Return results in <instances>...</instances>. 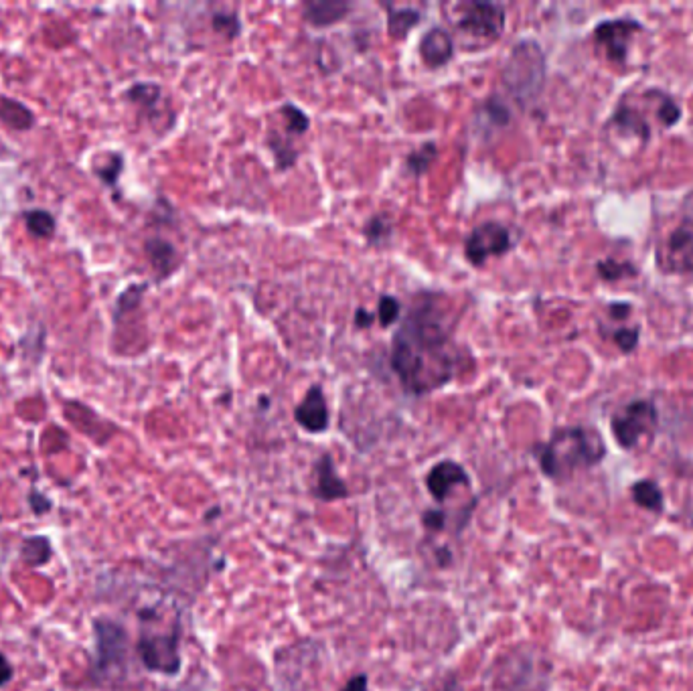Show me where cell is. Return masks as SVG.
I'll use <instances>...</instances> for the list:
<instances>
[{"instance_id":"6da1fadb","label":"cell","mask_w":693,"mask_h":691,"mask_svg":"<svg viewBox=\"0 0 693 691\" xmlns=\"http://www.w3.org/2000/svg\"><path fill=\"white\" fill-rule=\"evenodd\" d=\"M442 294H422L392 339V367L412 396L432 394L458 375L460 347L446 321Z\"/></svg>"},{"instance_id":"7a4b0ae2","label":"cell","mask_w":693,"mask_h":691,"mask_svg":"<svg viewBox=\"0 0 693 691\" xmlns=\"http://www.w3.org/2000/svg\"><path fill=\"white\" fill-rule=\"evenodd\" d=\"M539 469L552 481H568L578 471L602 463L606 444L602 436L586 426L558 428L546 444L535 448Z\"/></svg>"},{"instance_id":"3957f363","label":"cell","mask_w":693,"mask_h":691,"mask_svg":"<svg viewBox=\"0 0 693 691\" xmlns=\"http://www.w3.org/2000/svg\"><path fill=\"white\" fill-rule=\"evenodd\" d=\"M546 82V55L535 41H519L503 69V84L519 104L535 102Z\"/></svg>"},{"instance_id":"277c9868","label":"cell","mask_w":693,"mask_h":691,"mask_svg":"<svg viewBox=\"0 0 693 691\" xmlns=\"http://www.w3.org/2000/svg\"><path fill=\"white\" fill-rule=\"evenodd\" d=\"M140 623L136 653L144 669L161 675H177L183 667L179 623H173L167 631L154 629L146 619H140Z\"/></svg>"},{"instance_id":"5b68a950","label":"cell","mask_w":693,"mask_h":691,"mask_svg":"<svg viewBox=\"0 0 693 691\" xmlns=\"http://www.w3.org/2000/svg\"><path fill=\"white\" fill-rule=\"evenodd\" d=\"M94 639H96V657L92 661L90 675L96 683H108L114 677L124 673V667L128 661V649H130L128 631L110 617H96Z\"/></svg>"},{"instance_id":"8992f818","label":"cell","mask_w":693,"mask_h":691,"mask_svg":"<svg viewBox=\"0 0 693 691\" xmlns=\"http://www.w3.org/2000/svg\"><path fill=\"white\" fill-rule=\"evenodd\" d=\"M659 424V414L653 402L635 400L625 406L621 412H616L610 420V430L625 450H635L647 438L651 440Z\"/></svg>"},{"instance_id":"52a82bcc","label":"cell","mask_w":693,"mask_h":691,"mask_svg":"<svg viewBox=\"0 0 693 691\" xmlns=\"http://www.w3.org/2000/svg\"><path fill=\"white\" fill-rule=\"evenodd\" d=\"M511 248L513 240L509 229L497 221H487L475 227L471 236L467 238L465 256L473 266L481 268L487 264L489 258L505 256Z\"/></svg>"},{"instance_id":"ba28073f","label":"cell","mask_w":693,"mask_h":691,"mask_svg":"<svg viewBox=\"0 0 693 691\" xmlns=\"http://www.w3.org/2000/svg\"><path fill=\"white\" fill-rule=\"evenodd\" d=\"M641 31H643V25L631 17L608 19V21H602L596 25L594 43H596V47H600L606 53L608 61H612L616 65H623V63H627L633 37Z\"/></svg>"},{"instance_id":"9c48e42d","label":"cell","mask_w":693,"mask_h":691,"mask_svg":"<svg viewBox=\"0 0 693 691\" xmlns=\"http://www.w3.org/2000/svg\"><path fill=\"white\" fill-rule=\"evenodd\" d=\"M465 13H462L458 27L475 37L483 39H499L505 31V9L495 3H467L462 5Z\"/></svg>"},{"instance_id":"30bf717a","label":"cell","mask_w":693,"mask_h":691,"mask_svg":"<svg viewBox=\"0 0 693 691\" xmlns=\"http://www.w3.org/2000/svg\"><path fill=\"white\" fill-rule=\"evenodd\" d=\"M659 268L679 274L693 272V227L681 225L667 238L665 250L659 254Z\"/></svg>"},{"instance_id":"8fae6325","label":"cell","mask_w":693,"mask_h":691,"mask_svg":"<svg viewBox=\"0 0 693 691\" xmlns=\"http://www.w3.org/2000/svg\"><path fill=\"white\" fill-rule=\"evenodd\" d=\"M294 420L302 430L311 434H323L329 428L331 414L321 386H313L306 392L304 400L294 410Z\"/></svg>"},{"instance_id":"7c38bea8","label":"cell","mask_w":693,"mask_h":691,"mask_svg":"<svg viewBox=\"0 0 693 691\" xmlns=\"http://www.w3.org/2000/svg\"><path fill=\"white\" fill-rule=\"evenodd\" d=\"M460 485H469V475L465 467L454 463V460H442V463L430 469L426 477V487L436 501H444L452 493V489Z\"/></svg>"},{"instance_id":"4fadbf2b","label":"cell","mask_w":693,"mask_h":691,"mask_svg":"<svg viewBox=\"0 0 693 691\" xmlns=\"http://www.w3.org/2000/svg\"><path fill=\"white\" fill-rule=\"evenodd\" d=\"M144 256L159 282L171 278L183 262L177 248L165 238H148L144 242Z\"/></svg>"},{"instance_id":"5bb4252c","label":"cell","mask_w":693,"mask_h":691,"mask_svg":"<svg viewBox=\"0 0 693 691\" xmlns=\"http://www.w3.org/2000/svg\"><path fill=\"white\" fill-rule=\"evenodd\" d=\"M315 487L313 495L321 501H339L349 497V487L339 477L335 469V460L331 454H321V458L315 463Z\"/></svg>"},{"instance_id":"9a60e30c","label":"cell","mask_w":693,"mask_h":691,"mask_svg":"<svg viewBox=\"0 0 693 691\" xmlns=\"http://www.w3.org/2000/svg\"><path fill=\"white\" fill-rule=\"evenodd\" d=\"M351 9L353 5L345 0H308L302 5V17L308 25L325 29L341 23Z\"/></svg>"},{"instance_id":"2e32d148","label":"cell","mask_w":693,"mask_h":691,"mask_svg":"<svg viewBox=\"0 0 693 691\" xmlns=\"http://www.w3.org/2000/svg\"><path fill=\"white\" fill-rule=\"evenodd\" d=\"M420 57L432 69L444 67L454 57V41L450 33L442 27L430 29L420 41Z\"/></svg>"},{"instance_id":"e0dca14e","label":"cell","mask_w":693,"mask_h":691,"mask_svg":"<svg viewBox=\"0 0 693 691\" xmlns=\"http://www.w3.org/2000/svg\"><path fill=\"white\" fill-rule=\"evenodd\" d=\"M53 544L47 535H31L21 542L19 558L27 568H43L53 560Z\"/></svg>"},{"instance_id":"ac0fdd59","label":"cell","mask_w":693,"mask_h":691,"mask_svg":"<svg viewBox=\"0 0 693 691\" xmlns=\"http://www.w3.org/2000/svg\"><path fill=\"white\" fill-rule=\"evenodd\" d=\"M0 120L19 132H27L35 126V114L25 104L7 96H0Z\"/></svg>"},{"instance_id":"d6986e66","label":"cell","mask_w":693,"mask_h":691,"mask_svg":"<svg viewBox=\"0 0 693 691\" xmlns=\"http://www.w3.org/2000/svg\"><path fill=\"white\" fill-rule=\"evenodd\" d=\"M23 221L35 240H51L57 232V219L47 209H29L23 213Z\"/></svg>"},{"instance_id":"ffe728a7","label":"cell","mask_w":693,"mask_h":691,"mask_svg":"<svg viewBox=\"0 0 693 691\" xmlns=\"http://www.w3.org/2000/svg\"><path fill=\"white\" fill-rule=\"evenodd\" d=\"M92 171L106 187L112 189L118 185V179L124 171V157L120 155V152H108V155L94 159Z\"/></svg>"},{"instance_id":"44dd1931","label":"cell","mask_w":693,"mask_h":691,"mask_svg":"<svg viewBox=\"0 0 693 691\" xmlns=\"http://www.w3.org/2000/svg\"><path fill=\"white\" fill-rule=\"evenodd\" d=\"M161 98H163V90L159 84H152V82H144V84H134L128 88L126 92V100L136 104L140 110H146V112H154L157 110V106L161 104Z\"/></svg>"},{"instance_id":"7402d4cb","label":"cell","mask_w":693,"mask_h":691,"mask_svg":"<svg viewBox=\"0 0 693 691\" xmlns=\"http://www.w3.org/2000/svg\"><path fill=\"white\" fill-rule=\"evenodd\" d=\"M612 120H614L616 126L623 128V130H627V132H631V134H635V136H639L641 140H649V138H651L649 124L641 118V114H639L637 110L629 108L627 104H621L619 108H616Z\"/></svg>"},{"instance_id":"603a6c76","label":"cell","mask_w":693,"mask_h":691,"mask_svg":"<svg viewBox=\"0 0 693 691\" xmlns=\"http://www.w3.org/2000/svg\"><path fill=\"white\" fill-rule=\"evenodd\" d=\"M422 21L420 11L414 9H390L388 17V33L394 39H406L408 33L418 27Z\"/></svg>"},{"instance_id":"cb8c5ba5","label":"cell","mask_w":693,"mask_h":691,"mask_svg":"<svg viewBox=\"0 0 693 691\" xmlns=\"http://www.w3.org/2000/svg\"><path fill=\"white\" fill-rule=\"evenodd\" d=\"M631 493H633L635 503L641 505L643 509H649L653 513H661L665 507L663 493L655 481H637L631 487Z\"/></svg>"},{"instance_id":"d4e9b609","label":"cell","mask_w":693,"mask_h":691,"mask_svg":"<svg viewBox=\"0 0 693 691\" xmlns=\"http://www.w3.org/2000/svg\"><path fill=\"white\" fill-rule=\"evenodd\" d=\"M146 288H148V284H132V286H128V288L118 296V300H116V304H114V311H112V317H114V323H116V325L120 323V319H122L124 315H128V313H132L134 309H138L140 302H142V296H144V292H146Z\"/></svg>"},{"instance_id":"484cf974","label":"cell","mask_w":693,"mask_h":691,"mask_svg":"<svg viewBox=\"0 0 693 691\" xmlns=\"http://www.w3.org/2000/svg\"><path fill=\"white\" fill-rule=\"evenodd\" d=\"M268 148L272 150V155L276 159V169L278 171H288L294 167L296 159H298V152L296 148H292L286 140H282L276 132H270L268 134Z\"/></svg>"},{"instance_id":"4316f807","label":"cell","mask_w":693,"mask_h":691,"mask_svg":"<svg viewBox=\"0 0 693 691\" xmlns=\"http://www.w3.org/2000/svg\"><path fill=\"white\" fill-rule=\"evenodd\" d=\"M436 157H438V148H436V144H434V142H426V144H422L418 150L410 152L408 159H406V167L410 169L412 175L422 177V175L432 167V163L436 161Z\"/></svg>"},{"instance_id":"83f0119b","label":"cell","mask_w":693,"mask_h":691,"mask_svg":"<svg viewBox=\"0 0 693 691\" xmlns=\"http://www.w3.org/2000/svg\"><path fill=\"white\" fill-rule=\"evenodd\" d=\"M363 234H365L369 246H383L392 238V223L381 215H375L365 223Z\"/></svg>"},{"instance_id":"f1b7e54d","label":"cell","mask_w":693,"mask_h":691,"mask_svg":"<svg viewBox=\"0 0 693 691\" xmlns=\"http://www.w3.org/2000/svg\"><path fill=\"white\" fill-rule=\"evenodd\" d=\"M596 272L602 280L612 282V280H623V278H631L633 274H637V268L629 262H619V260H602L596 266Z\"/></svg>"},{"instance_id":"f546056e","label":"cell","mask_w":693,"mask_h":691,"mask_svg":"<svg viewBox=\"0 0 693 691\" xmlns=\"http://www.w3.org/2000/svg\"><path fill=\"white\" fill-rule=\"evenodd\" d=\"M282 116H284V120H286V130L290 132V134H304L308 128H311V118H308L306 116V112L302 110V108H298V106H294V104H284L282 106Z\"/></svg>"},{"instance_id":"4dcf8cb0","label":"cell","mask_w":693,"mask_h":691,"mask_svg":"<svg viewBox=\"0 0 693 691\" xmlns=\"http://www.w3.org/2000/svg\"><path fill=\"white\" fill-rule=\"evenodd\" d=\"M400 313H402V304L396 296H390V294H383L377 302V319L381 323V327H390L394 325L398 319H400Z\"/></svg>"},{"instance_id":"1f68e13d","label":"cell","mask_w":693,"mask_h":691,"mask_svg":"<svg viewBox=\"0 0 693 691\" xmlns=\"http://www.w3.org/2000/svg\"><path fill=\"white\" fill-rule=\"evenodd\" d=\"M211 25L219 35H225L227 39H236L242 31V23L234 13H215Z\"/></svg>"},{"instance_id":"d6a6232c","label":"cell","mask_w":693,"mask_h":691,"mask_svg":"<svg viewBox=\"0 0 693 691\" xmlns=\"http://www.w3.org/2000/svg\"><path fill=\"white\" fill-rule=\"evenodd\" d=\"M639 329L637 327H627V329H619V331H614L612 333V341L614 345L619 347L623 353H633L639 345Z\"/></svg>"},{"instance_id":"836d02e7","label":"cell","mask_w":693,"mask_h":691,"mask_svg":"<svg viewBox=\"0 0 693 691\" xmlns=\"http://www.w3.org/2000/svg\"><path fill=\"white\" fill-rule=\"evenodd\" d=\"M485 114L489 116V120L493 122V124H497V126H505V124H509V120H511V112H509V108L499 100V98H491V100H487L485 102Z\"/></svg>"},{"instance_id":"e575fe53","label":"cell","mask_w":693,"mask_h":691,"mask_svg":"<svg viewBox=\"0 0 693 691\" xmlns=\"http://www.w3.org/2000/svg\"><path fill=\"white\" fill-rule=\"evenodd\" d=\"M657 116L665 126H673L681 118V108L671 96H661V106H659Z\"/></svg>"},{"instance_id":"d590c367","label":"cell","mask_w":693,"mask_h":691,"mask_svg":"<svg viewBox=\"0 0 693 691\" xmlns=\"http://www.w3.org/2000/svg\"><path fill=\"white\" fill-rule=\"evenodd\" d=\"M27 503H29L31 513H33L35 517H43V515L51 513V509H53V501H51L47 495H43L39 489H35V487L29 491Z\"/></svg>"},{"instance_id":"8d00e7d4","label":"cell","mask_w":693,"mask_h":691,"mask_svg":"<svg viewBox=\"0 0 693 691\" xmlns=\"http://www.w3.org/2000/svg\"><path fill=\"white\" fill-rule=\"evenodd\" d=\"M15 679V667L5 653H0V687H7Z\"/></svg>"},{"instance_id":"74e56055","label":"cell","mask_w":693,"mask_h":691,"mask_svg":"<svg viewBox=\"0 0 693 691\" xmlns=\"http://www.w3.org/2000/svg\"><path fill=\"white\" fill-rule=\"evenodd\" d=\"M631 309H633V306L627 304V302H614V304L608 306V313L616 321H625L631 315Z\"/></svg>"},{"instance_id":"f35d334b","label":"cell","mask_w":693,"mask_h":691,"mask_svg":"<svg viewBox=\"0 0 693 691\" xmlns=\"http://www.w3.org/2000/svg\"><path fill=\"white\" fill-rule=\"evenodd\" d=\"M422 521L428 529H442L444 527V515L440 511H426Z\"/></svg>"},{"instance_id":"ab89813d","label":"cell","mask_w":693,"mask_h":691,"mask_svg":"<svg viewBox=\"0 0 693 691\" xmlns=\"http://www.w3.org/2000/svg\"><path fill=\"white\" fill-rule=\"evenodd\" d=\"M341 691H367V675L363 673V675L351 677V679L343 685Z\"/></svg>"},{"instance_id":"60d3db41","label":"cell","mask_w":693,"mask_h":691,"mask_svg":"<svg viewBox=\"0 0 693 691\" xmlns=\"http://www.w3.org/2000/svg\"><path fill=\"white\" fill-rule=\"evenodd\" d=\"M373 321H375V315H373V313H369V311H365V309H357V313H355V325H357L359 329L371 327Z\"/></svg>"}]
</instances>
